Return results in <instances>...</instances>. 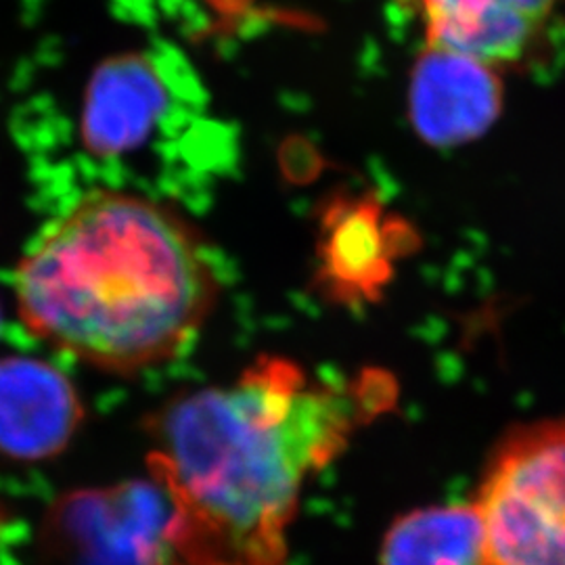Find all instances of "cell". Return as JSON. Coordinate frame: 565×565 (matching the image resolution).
I'll return each mask as SVG.
<instances>
[{
	"label": "cell",
	"instance_id": "cell-1",
	"mask_svg": "<svg viewBox=\"0 0 565 565\" xmlns=\"http://www.w3.org/2000/svg\"><path fill=\"white\" fill-rule=\"evenodd\" d=\"M392 398L382 373L327 384L264 356L231 384L162 406L149 465L174 507L172 551L282 565L303 484Z\"/></svg>",
	"mask_w": 565,
	"mask_h": 565
},
{
	"label": "cell",
	"instance_id": "cell-2",
	"mask_svg": "<svg viewBox=\"0 0 565 565\" xmlns=\"http://www.w3.org/2000/svg\"><path fill=\"white\" fill-rule=\"evenodd\" d=\"M195 231L160 203L95 193L20 264L21 321L42 342L111 373L177 356L216 302Z\"/></svg>",
	"mask_w": 565,
	"mask_h": 565
},
{
	"label": "cell",
	"instance_id": "cell-3",
	"mask_svg": "<svg viewBox=\"0 0 565 565\" xmlns=\"http://www.w3.org/2000/svg\"><path fill=\"white\" fill-rule=\"evenodd\" d=\"M473 505L488 565H565V417L509 431L486 463Z\"/></svg>",
	"mask_w": 565,
	"mask_h": 565
},
{
	"label": "cell",
	"instance_id": "cell-4",
	"mask_svg": "<svg viewBox=\"0 0 565 565\" xmlns=\"http://www.w3.org/2000/svg\"><path fill=\"white\" fill-rule=\"evenodd\" d=\"M429 46L492 70L532 63L565 13V0H415Z\"/></svg>",
	"mask_w": 565,
	"mask_h": 565
},
{
	"label": "cell",
	"instance_id": "cell-5",
	"mask_svg": "<svg viewBox=\"0 0 565 565\" xmlns=\"http://www.w3.org/2000/svg\"><path fill=\"white\" fill-rule=\"evenodd\" d=\"M499 72L459 53L429 46L411 81V118L434 147H457L482 137L501 114Z\"/></svg>",
	"mask_w": 565,
	"mask_h": 565
},
{
	"label": "cell",
	"instance_id": "cell-6",
	"mask_svg": "<svg viewBox=\"0 0 565 565\" xmlns=\"http://www.w3.org/2000/svg\"><path fill=\"white\" fill-rule=\"evenodd\" d=\"M76 387L60 369L36 359L0 361V452L15 461L60 455L81 427Z\"/></svg>",
	"mask_w": 565,
	"mask_h": 565
},
{
	"label": "cell",
	"instance_id": "cell-7",
	"mask_svg": "<svg viewBox=\"0 0 565 565\" xmlns=\"http://www.w3.org/2000/svg\"><path fill=\"white\" fill-rule=\"evenodd\" d=\"M166 97L163 81L147 57L121 55L103 63L86 90L84 145L99 156L139 147L160 120Z\"/></svg>",
	"mask_w": 565,
	"mask_h": 565
},
{
	"label": "cell",
	"instance_id": "cell-8",
	"mask_svg": "<svg viewBox=\"0 0 565 565\" xmlns=\"http://www.w3.org/2000/svg\"><path fill=\"white\" fill-rule=\"evenodd\" d=\"M396 224L371 200L342 203L327 216L324 273L345 300H366L382 291L392 275Z\"/></svg>",
	"mask_w": 565,
	"mask_h": 565
},
{
	"label": "cell",
	"instance_id": "cell-9",
	"mask_svg": "<svg viewBox=\"0 0 565 565\" xmlns=\"http://www.w3.org/2000/svg\"><path fill=\"white\" fill-rule=\"evenodd\" d=\"M380 565H488L473 501L422 507L401 515L385 532Z\"/></svg>",
	"mask_w": 565,
	"mask_h": 565
},
{
	"label": "cell",
	"instance_id": "cell-10",
	"mask_svg": "<svg viewBox=\"0 0 565 565\" xmlns=\"http://www.w3.org/2000/svg\"><path fill=\"white\" fill-rule=\"evenodd\" d=\"M160 565H249L243 562H233V559H221V557H210V555H182L177 553V559L170 562L168 557Z\"/></svg>",
	"mask_w": 565,
	"mask_h": 565
}]
</instances>
